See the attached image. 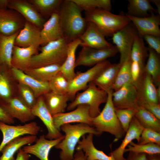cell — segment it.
Returning <instances> with one entry per match:
<instances>
[{"instance_id":"60d3db41","label":"cell","mask_w":160,"mask_h":160,"mask_svg":"<svg viewBox=\"0 0 160 160\" xmlns=\"http://www.w3.org/2000/svg\"><path fill=\"white\" fill-rule=\"evenodd\" d=\"M130 59L125 62L121 65L117 75L113 90L116 91L125 84L132 82L131 72Z\"/></svg>"},{"instance_id":"8992f818","label":"cell","mask_w":160,"mask_h":160,"mask_svg":"<svg viewBox=\"0 0 160 160\" xmlns=\"http://www.w3.org/2000/svg\"><path fill=\"white\" fill-rule=\"evenodd\" d=\"M108 97L107 92L99 89L92 81L89 83L84 92L77 93L73 101L67 106V109L71 111L79 105L87 104L89 107L90 116L94 118L100 113V105L106 103Z\"/></svg>"},{"instance_id":"bcb514c9","label":"cell","mask_w":160,"mask_h":160,"mask_svg":"<svg viewBox=\"0 0 160 160\" xmlns=\"http://www.w3.org/2000/svg\"><path fill=\"white\" fill-rule=\"evenodd\" d=\"M139 105L144 107L160 120V104L148 102L139 101Z\"/></svg>"},{"instance_id":"ee69618b","label":"cell","mask_w":160,"mask_h":160,"mask_svg":"<svg viewBox=\"0 0 160 160\" xmlns=\"http://www.w3.org/2000/svg\"><path fill=\"white\" fill-rule=\"evenodd\" d=\"M135 110L131 109H115L116 116L125 133L127 131L130 123L134 116Z\"/></svg>"},{"instance_id":"1f68e13d","label":"cell","mask_w":160,"mask_h":160,"mask_svg":"<svg viewBox=\"0 0 160 160\" xmlns=\"http://www.w3.org/2000/svg\"><path fill=\"white\" fill-rule=\"evenodd\" d=\"M19 32L10 36L0 33V65H6L10 69L15 41Z\"/></svg>"},{"instance_id":"6da1fadb","label":"cell","mask_w":160,"mask_h":160,"mask_svg":"<svg viewBox=\"0 0 160 160\" xmlns=\"http://www.w3.org/2000/svg\"><path fill=\"white\" fill-rule=\"evenodd\" d=\"M81 9L72 0L63 1L58 13L65 37L69 42L79 39L86 28L87 22Z\"/></svg>"},{"instance_id":"ffe728a7","label":"cell","mask_w":160,"mask_h":160,"mask_svg":"<svg viewBox=\"0 0 160 160\" xmlns=\"http://www.w3.org/2000/svg\"><path fill=\"white\" fill-rule=\"evenodd\" d=\"M0 106L12 118H16L23 123H26L35 118L31 109L19 97H12Z\"/></svg>"},{"instance_id":"4fadbf2b","label":"cell","mask_w":160,"mask_h":160,"mask_svg":"<svg viewBox=\"0 0 160 160\" xmlns=\"http://www.w3.org/2000/svg\"><path fill=\"white\" fill-rule=\"evenodd\" d=\"M25 21L21 15L14 10L0 9V33L10 36L19 32Z\"/></svg>"},{"instance_id":"4316f807","label":"cell","mask_w":160,"mask_h":160,"mask_svg":"<svg viewBox=\"0 0 160 160\" xmlns=\"http://www.w3.org/2000/svg\"><path fill=\"white\" fill-rule=\"evenodd\" d=\"M121 65L119 63H111L102 71L92 82L99 89L107 93L113 90V86Z\"/></svg>"},{"instance_id":"603a6c76","label":"cell","mask_w":160,"mask_h":160,"mask_svg":"<svg viewBox=\"0 0 160 160\" xmlns=\"http://www.w3.org/2000/svg\"><path fill=\"white\" fill-rule=\"evenodd\" d=\"M64 137V135L56 139L49 140L46 138L45 135H42L37 138L34 144L24 146L22 150L26 153L35 156L40 160H49V156L51 149Z\"/></svg>"},{"instance_id":"f5cc1de1","label":"cell","mask_w":160,"mask_h":160,"mask_svg":"<svg viewBox=\"0 0 160 160\" xmlns=\"http://www.w3.org/2000/svg\"><path fill=\"white\" fill-rule=\"evenodd\" d=\"M72 160H87L83 152L81 150H76Z\"/></svg>"},{"instance_id":"2e32d148","label":"cell","mask_w":160,"mask_h":160,"mask_svg":"<svg viewBox=\"0 0 160 160\" xmlns=\"http://www.w3.org/2000/svg\"><path fill=\"white\" fill-rule=\"evenodd\" d=\"M135 27L137 33L143 38L146 35H150L160 37V17L151 12L149 16L143 17H137L126 15Z\"/></svg>"},{"instance_id":"5bb4252c","label":"cell","mask_w":160,"mask_h":160,"mask_svg":"<svg viewBox=\"0 0 160 160\" xmlns=\"http://www.w3.org/2000/svg\"><path fill=\"white\" fill-rule=\"evenodd\" d=\"M32 113L35 116L39 117L46 126L48 132L45 135L49 140H54L63 136L55 127L53 116L49 111L45 103L43 96L38 98L34 106L31 109Z\"/></svg>"},{"instance_id":"b9f144b4","label":"cell","mask_w":160,"mask_h":160,"mask_svg":"<svg viewBox=\"0 0 160 160\" xmlns=\"http://www.w3.org/2000/svg\"><path fill=\"white\" fill-rule=\"evenodd\" d=\"M49 83L52 92L59 95H67L69 82L61 72Z\"/></svg>"},{"instance_id":"74e56055","label":"cell","mask_w":160,"mask_h":160,"mask_svg":"<svg viewBox=\"0 0 160 160\" xmlns=\"http://www.w3.org/2000/svg\"><path fill=\"white\" fill-rule=\"evenodd\" d=\"M148 48L145 46L143 38L137 33L135 36L131 51V61L138 63L144 69L145 61L148 56Z\"/></svg>"},{"instance_id":"7c38bea8","label":"cell","mask_w":160,"mask_h":160,"mask_svg":"<svg viewBox=\"0 0 160 160\" xmlns=\"http://www.w3.org/2000/svg\"><path fill=\"white\" fill-rule=\"evenodd\" d=\"M53 118L55 127L59 130L62 125L75 122L92 126V118L90 116L89 107L87 104L79 105L73 111L56 114L53 116Z\"/></svg>"},{"instance_id":"d6a6232c","label":"cell","mask_w":160,"mask_h":160,"mask_svg":"<svg viewBox=\"0 0 160 160\" xmlns=\"http://www.w3.org/2000/svg\"><path fill=\"white\" fill-rule=\"evenodd\" d=\"M148 58L145 64L144 71L151 77L156 87L160 85V60L159 54L152 49L148 48Z\"/></svg>"},{"instance_id":"d4e9b609","label":"cell","mask_w":160,"mask_h":160,"mask_svg":"<svg viewBox=\"0 0 160 160\" xmlns=\"http://www.w3.org/2000/svg\"><path fill=\"white\" fill-rule=\"evenodd\" d=\"M38 48L34 46L24 48L14 45L11 59L12 67L23 71L29 68L31 57L37 54Z\"/></svg>"},{"instance_id":"e575fe53","label":"cell","mask_w":160,"mask_h":160,"mask_svg":"<svg viewBox=\"0 0 160 160\" xmlns=\"http://www.w3.org/2000/svg\"><path fill=\"white\" fill-rule=\"evenodd\" d=\"M10 69L0 65V106L12 97V88L9 73Z\"/></svg>"},{"instance_id":"83f0119b","label":"cell","mask_w":160,"mask_h":160,"mask_svg":"<svg viewBox=\"0 0 160 160\" xmlns=\"http://www.w3.org/2000/svg\"><path fill=\"white\" fill-rule=\"evenodd\" d=\"M81 43L79 38L68 43L66 59L61 66L60 72L68 81L76 75L75 71L76 60V52L77 48L81 45Z\"/></svg>"},{"instance_id":"9a60e30c","label":"cell","mask_w":160,"mask_h":160,"mask_svg":"<svg viewBox=\"0 0 160 160\" xmlns=\"http://www.w3.org/2000/svg\"><path fill=\"white\" fill-rule=\"evenodd\" d=\"M8 8L17 11L25 20L40 29L46 21L34 6L28 0H10Z\"/></svg>"},{"instance_id":"f907efd6","label":"cell","mask_w":160,"mask_h":160,"mask_svg":"<svg viewBox=\"0 0 160 160\" xmlns=\"http://www.w3.org/2000/svg\"><path fill=\"white\" fill-rule=\"evenodd\" d=\"M126 160H148L147 155L143 153H136L129 152Z\"/></svg>"},{"instance_id":"836d02e7","label":"cell","mask_w":160,"mask_h":160,"mask_svg":"<svg viewBox=\"0 0 160 160\" xmlns=\"http://www.w3.org/2000/svg\"><path fill=\"white\" fill-rule=\"evenodd\" d=\"M134 116L144 128L160 133V120L143 107L138 106L135 110Z\"/></svg>"},{"instance_id":"816d5d0a","label":"cell","mask_w":160,"mask_h":160,"mask_svg":"<svg viewBox=\"0 0 160 160\" xmlns=\"http://www.w3.org/2000/svg\"><path fill=\"white\" fill-rule=\"evenodd\" d=\"M16 158L15 160H29L30 154L24 152L21 148L18 151Z\"/></svg>"},{"instance_id":"8fae6325","label":"cell","mask_w":160,"mask_h":160,"mask_svg":"<svg viewBox=\"0 0 160 160\" xmlns=\"http://www.w3.org/2000/svg\"><path fill=\"white\" fill-rule=\"evenodd\" d=\"M41 127L34 121L23 125H10L0 121V131L3 135L0 144V153L4 146L12 140L25 135H36Z\"/></svg>"},{"instance_id":"9f6ffc18","label":"cell","mask_w":160,"mask_h":160,"mask_svg":"<svg viewBox=\"0 0 160 160\" xmlns=\"http://www.w3.org/2000/svg\"><path fill=\"white\" fill-rule=\"evenodd\" d=\"M147 155L148 160H160V155Z\"/></svg>"},{"instance_id":"ac0fdd59","label":"cell","mask_w":160,"mask_h":160,"mask_svg":"<svg viewBox=\"0 0 160 160\" xmlns=\"http://www.w3.org/2000/svg\"><path fill=\"white\" fill-rule=\"evenodd\" d=\"M144 129L138 120L134 116L130 123L127 131L120 145L109 155L112 156L115 160H126L124 157V151L127 146L134 140L139 143L141 133Z\"/></svg>"},{"instance_id":"e0dca14e","label":"cell","mask_w":160,"mask_h":160,"mask_svg":"<svg viewBox=\"0 0 160 160\" xmlns=\"http://www.w3.org/2000/svg\"><path fill=\"white\" fill-rule=\"evenodd\" d=\"M105 36L93 23L87 22L85 30L80 37L81 46L97 49L110 48L113 45L108 41Z\"/></svg>"},{"instance_id":"c3c4849f","label":"cell","mask_w":160,"mask_h":160,"mask_svg":"<svg viewBox=\"0 0 160 160\" xmlns=\"http://www.w3.org/2000/svg\"><path fill=\"white\" fill-rule=\"evenodd\" d=\"M130 69L132 82L135 85L144 71V69L138 63L131 61Z\"/></svg>"},{"instance_id":"7dc6e473","label":"cell","mask_w":160,"mask_h":160,"mask_svg":"<svg viewBox=\"0 0 160 160\" xmlns=\"http://www.w3.org/2000/svg\"><path fill=\"white\" fill-rule=\"evenodd\" d=\"M143 38L148 45L149 48L153 49L158 54H160V37L148 35L144 36Z\"/></svg>"},{"instance_id":"d590c367","label":"cell","mask_w":160,"mask_h":160,"mask_svg":"<svg viewBox=\"0 0 160 160\" xmlns=\"http://www.w3.org/2000/svg\"><path fill=\"white\" fill-rule=\"evenodd\" d=\"M45 19L49 18L54 13L58 12L63 1L62 0H28Z\"/></svg>"},{"instance_id":"f1b7e54d","label":"cell","mask_w":160,"mask_h":160,"mask_svg":"<svg viewBox=\"0 0 160 160\" xmlns=\"http://www.w3.org/2000/svg\"><path fill=\"white\" fill-rule=\"evenodd\" d=\"M37 139L36 135H28L20 136L12 140L7 144L2 149L0 160H15L14 155L21 147L31 144Z\"/></svg>"},{"instance_id":"7a4b0ae2","label":"cell","mask_w":160,"mask_h":160,"mask_svg":"<svg viewBox=\"0 0 160 160\" xmlns=\"http://www.w3.org/2000/svg\"><path fill=\"white\" fill-rule=\"evenodd\" d=\"M60 129L65 134L64 137L55 147L60 150L59 155L60 160H72L76 145L83 136L91 133L99 136L102 134L93 127L84 123L64 124Z\"/></svg>"},{"instance_id":"277c9868","label":"cell","mask_w":160,"mask_h":160,"mask_svg":"<svg viewBox=\"0 0 160 160\" xmlns=\"http://www.w3.org/2000/svg\"><path fill=\"white\" fill-rule=\"evenodd\" d=\"M69 43L64 37L42 46L41 52L31 57L29 68L54 64L61 65L66 59Z\"/></svg>"},{"instance_id":"f6af8a7d","label":"cell","mask_w":160,"mask_h":160,"mask_svg":"<svg viewBox=\"0 0 160 160\" xmlns=\"http://www.w3.org/2000/svg\"><path fill=\"white\" fill-rule=\"evenodd\" d=\"M149 143L160 145V133L150 129L144 128L140 141L137 144L142 145Z\"/></svg>"},{"instance_id":"44dd1931","label":"cell","mask_w":160,"mask_h":160,"mask_svg":"<svg viewBox=\"0 0 160 160\" xmlns=\"http://www.w3.org/2000/svg\"><path fill=\"white\" fill-rule=\"evenodd\" d=\"M41 29L26 21L15 41L14 45L21 47L34 46L39 47L41 45Z\"/></svg>"},{"instance_id":"484cf974","label":"cell","mask_w":160,"mask_h":160,"mask_svg":"<svg viewBox=\"0 0 160 160\" xmlns=\"http://www.w3.org/2000/svg\"><path fill=\"white\" fill-rule=\"evenodd\" d=\"M94 135L89 133L83 136L78 143L76 150L82 151L87 160H115L112 156L107 155L96 148L93 143Z\"/></svg>"},{"instance_id":"ab89813d","label":"cell","mask_w":160,"mask_h":160,"mask_svg":"<svg viewBox=\"0 0 160 160\" xmlns=\"http://www.w3.org/2000/svg\"><path fill=\"white\" fill-rule=\"evenodd\" d=\"M124 151V152H132L136 153H143L148 155L160 154V145L154 143L145 144H136L131 142Z\"/></svg>"},{"instance_id":"db71d44e","label":"cell","mask_w":160,"mask_h":160,"mask_svg":"<svg viewBox=\"0 0 160 160\" xmlns=\"http://www.w3.org/2000/svg\"><path fill=\"white\" fill-rule=\"evenodd\" d=\"M10 0H0V9L8 8Z\"/></svg>"},{"instance_id":"9c48e42d","label":"cell","mask_w":160,"mask_h":160,"mask_svg":"<svg viewBox=\"0 0 160 160\" xmlns=\"http://www.w3.org/2000/svg\"><path fill=\"white\" fill-rule=\"evenodd\" d=\"M82 47L76 60L75 67L93 66L115 55L118 52L115 46L105 49H97L86 46Z\"/></svg>"},{"instance_id":"7402d4cb","label":"cell","mask_w":160,"mask_h":160,"mask_svg":"<svg viewBox=\"0 0 160 160\" xmlns=\"http://www.w3.org/2000/svg\"><path fill=\"white\" fill-rule=\"evenodd\" d=\"M135 85L139 95V101L159 103L160 97L158 95L156 88L151 76L145 71Z\"/></svg>"},{"instance_id":"3957f363","label":"cell","mask_w":160,"mask_h":160,"mask_svg":"<svg viewBox=\"0 0 160 160\" xmlns=\"http://www.w3.org/2000/svg\"><path fill=\"white\" fill-rule=\"evenodd\" d=\"M85 18L93 23L105 37L112 36L131 22L126 15H116L100 9L85 12Z\"/></svg>"},{"instance_id":"52a82bcc","label":"cell","mask_w":160,"mask_h":160,"mask_svg":"<svg viewBox=\"0 0 160 160\" xmlns=\"http://www.w3.org/2000/svg\"><path fill=\"white\" fill-rule=\"evenodd\" d=\"M111 63L106 60L97 63L84 72H78L68 84L67 95L73 100L78 92L85 89L90 82L95 79Z\"/></svg>"},{"instance_id":"8d00e7d4","label":"cell","mask_w":160,"mask_h":160,"mask_svg":"<svg viewBox=\"0 0 160 160\" xmlns=\"http://www.w3.org/2000/svg\"><path fill=\"white\" fill-rule=\"evenodd\" d=\"M127 14L137 17H143L149 16V12L156 10L148 0H129Z\"/></svg>"},{"instance_id":"d6986e66","label":"cell","mask_w":160,"mask_h":160,"mask_svg":"<svg viewBox=\"0 0 160 160\" xmlns=\"http://www.w3.org/2000/svg\"><path fill=\"white\" fill-rule=\"evenodd\" d=\"M64 37L57 12L53 14L45 22L41 29L40 45L43 46Z\"/></svg>"},{"instance_id":"681fc988","label":"cell","mask_w":160,"mask_h":160,"mask_svg":"<svg viewBox=\"0 0 160 160\" xmlns=\"http://www.w3.org/2000/svg\"><path fill=\"white\" fill-rule=\"evenodd\" d=\"M0 121L10 124H14L15 119L12 118L0 106Z\"/></svg>"},{"instance_id":"f35d334b","label":"cell","mask_w":160,"mask_h":160,"mask_svg":"<svg viewBox=\"0 0 160 160\" xmlns=\"http://www.w3.org/2000/svg\"><path fill=\"white\" fill-rule=\"evenodd\" d=\"M81 9L85 12L100 9L110 11L111 9L110 0H72Z\"/></svg>"},{"instance_id":"7bdbcfd3","label":"cell","mask_w":160,"mask_h":160,"mask_svg":"<svg viewBox=\"0 0 160 160\" xmlns=\"http://www.w3.org/2000/svg\"><path fill=\"white\" fill-rule=\"evenodd\" d=\"M18 89L19 97L29 108L31 109L37 101L34 93L29 87L23 84L19 83Z\"/></svg>"},{"instance_id":"30bf717a","label":"cell","mask_w":160,"mask_h":160,"mask_svg":"<svg viewBox=\"0 0 160 160\" xmlns=\"http://www.w3.org/2000/svg\"><path fill=\"white\" fill-rule=\"evenodd\" d=\"M129 24L112 36L113 42L120 53L119 63L121 65L130 59L131 53L135 37L137 34L135 29Z\"/></svg>"},{"instance_id":"6f0895ef","label":"cell","mask_w":160,"mask_h":160,"mask_svg":"<svg viewBox=\"0 0 160 160\" xmlns=\"http://www.w3.org/2000/svg\"></svg>"},{"instance_id":"5b68a950","label":"cell","mask_w":160,"mask_h":160,"mask_svg":"<svg viewBox=\"0 0 160 160\" xmlns=\"http://www.w3.org/2000/svg\"><path fill=\"white\" fill-rule=\"evenodd\" d=\"M113 90L109 92L107 101L101 112L92 118V126L98 131L105 132L113 135L116 140L121 138L125 134L115 112L112 99Z\"/></svg>"},{"instance_id":"4dcf8cb0","label":"cell","mask_w":160,"mask_h":160,"mask_svg":"<svg viewBox=\"0 0 160 160\" xmlns=\"http://www.w3.org/2000/svg\"><path fill=\"white\" fill-rule=\"evenodd\" d=\"M61 66L59 64H54L37 68H29L24 72L37 80L49 82L60 72Z\"/></svg>"},{"instance_id":"f546056e","label":"cell","mask_w":160,"mask_h":160,"mask_svg":"<svg viewBox=\"0 0 160 160\" xmlns=\"http://www.w3.org/2000/svg\"><path fill=\"white\" fill-rule=\"evenodd\" d=\"M45 105L52 116L64 113L70 100L67 95H61L50 91L43 95Z\"/></svg>"},{"instance_id":"ba28073f","label":"cell","mask_w":160,"mask_h":160,"mask_svg":"<svg viewBox=\"0 0 160 160\" xmlns=\"http://www.w3.org/2000/svg\"><path fill=\"white\" fill-rule=\"evenodd\" d=\"M113 104L115 109H131L135 110L139 106V95L135 85L127 83L112 93Z\"/></svg>"},{"instance_id":"cb8c5ba5","label":"cell","mask_w":160,"mask_h":160,"mask_svg":"<svg viewBox=\"0 0 160 160\" xmlns=\"http://www.w3.org/2000/svg\"><path fill=\"white\" fill-rule=\"evenodd\" d=\"M10 71L19 83L26 85L33 90L36 97L51 91L49 82L39 81L24 71L13 67L11 68Z\"/></svg>"},{"instance_id":"11a10c76","label":"cell","mask_w":160,"mask_h":160,"mask_svg":"<svg viewBox=\"0 0 160 160\" xmlns=\"http://www.w3.org/2000/svg\"><path fill=\"white\" fill-rule=\"evenodd\" d=\"M154 4L157 7L156 12L158 15H160V1L159 0H152L149 1Z\"/></svg>"}]
</instances>
